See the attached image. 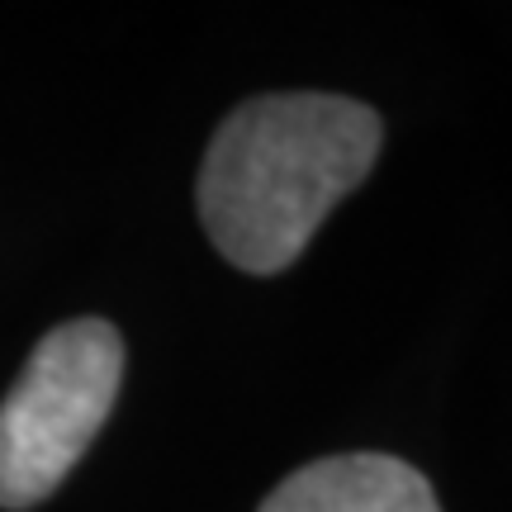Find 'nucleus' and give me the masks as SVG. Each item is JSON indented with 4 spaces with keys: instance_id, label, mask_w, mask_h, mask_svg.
<instances>
[{
    "instance_id": "f257e3e1",
    "label": "nucleus",
    "mask_w": 512,
    "mask_h": 512,
    "mask_svg": "<svg viewBox=\"0 0 512 512\" xmlns=\"http://www.w3.org/2000/svg\"><path fill=\"white\" fill-rule=\"evenodd\" d=\"M380 114L347 95H256L223 119L200 166V219L238 271L275 275L380 157Z\"/></svg>"
},
{
    "instance_id": "f03ea898",
    "label": "nucleus",
    "mask_w": 512,
    "mask_h": 512,
    "mask_svg": "<svg viewBox=\"0 0 512 512\" xmlns=\"http://www.w3.org/2000/svg\"><path fill=\"white\" fill-rule=\"evenodd\" d=\"M124 380V342L100 318L53 328L0 403V508L53 494L105 427Z\"/></svg>"
},
{
    "instance_id": "7ed1b4c3",
    "label": "nucleus",
    "mask_w": 512,
    "mask_h": 512,
    "mask_svg": "<svg viewBox=\"0 0 512 512\" xmlns=\"http://www.w3.org/2000/svg\"><path fill=\"white\" fill-rule=\"evenodd\" d=\"M261 512H441V503L408 460L351 451L294 470Z\"/></svg>"
}]
</instances>
